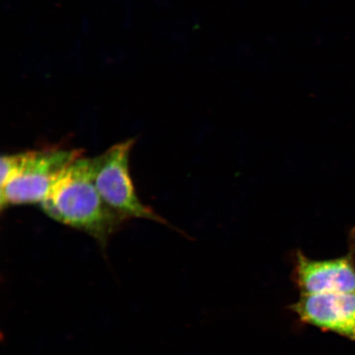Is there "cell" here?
<instances>
[{"label":"cell","mask_w":355,"mask_h":355,"mask_svg":"<svg viewBox=\"0 0 355 355\" xmlns=\"http://www.w3.org/2000/svg\"><path fill=\"white\" fill-rule=\"evenodd\" d=\"M83 150L59 145L1 157L0 207L41 203Z\"/></svg>","instance_id":"cell-2"},{"label":"cell","mask_w":355,"mask_h":355,"mask_svg":"<svg viewBox=\"0 0 355 355\" xmlns=\"http://www.w3.org/2000/svg\"><path fill=\"white\" fill-rule=\"evenodd\" d=\"M41 207L51 219L90 235L102 250L128 220L101 198L93 177L92 158L83 155L67 168Z\"/></svg>","instance_id":"cell-1"},{"label":"cell","mask_w":355,"mask_h":355,"mask_svg":"<svg viewBox=\"0 0 355 355\" xmlns=\"http://www.w3.org/2000/svg\"><path fill=\"white\" fill-rule=\"evenodd\" d=\"M135 141V139L123 141L92 158L96 187L105 203L124 218L149 220L171 226L137 196L130 171V157Z\"/></svg>","instance_id":"cell-3"},{"label":"cell","mask_w":355,"mask_h":355,"mask_svg":"<svg viewBox=\"0 0 355 355\" xmlns=\"http://www.w3.org/2000/svg\"><path fill=\"white\" fill-rule=\"evenodd\" d=\"M291 310L302 323L355 340V292L301 295Z\"/></svg>","instance_id":"cell-5"},{"label":"cell","mask_w":355,"mask_h":355,"mask_svg":"<svg viewBox=\"0 0 355 355\" xmlns=\"http://www.w3.org/2000/svg\"><path fill=\"white\" fill-rule=\"evenodd\" d=\"M293 282L301 295L355 292V230L349 250L336 259L314 260L297 250L292 254Z\"/></svg>","instance_id":"cell-4"}]
</instances>
